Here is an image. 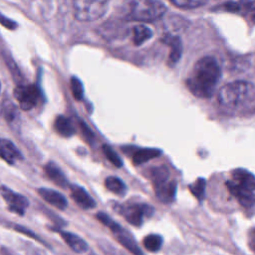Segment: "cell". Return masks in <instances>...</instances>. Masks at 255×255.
<instances>
[{"label":"cell","mask_w":255,"mask_h":255,"mask_svg":"<svg viewBox=\"0 0 255 255\" xmlns=\"http://www.w3.org/2000/svg\"><path fill=\"white\" fill-rule=\"evenodd\" d=\"M71 90L73 93L74 98L77 101H80L84 97V86L81 80L77 77H72L71 78Z\"/></svg>","instance_id":"f546056e"},{"label":"cell","mask_w":255,"mask_h":255,"mask_svg":"<svg viewBox=\"0 0 255 255\" xmlns=\"http://www.w3.org/2000/svg\"><path fill=\"white\" fill-rule=\"evenodd\" d=\"M0 193H1L2 197L8 204V208L11 211L18 213L20 215L24 214L25 209L29 205V201L25 196H23L20 193L14 192L13 191L4 186L0 188Z\"/></svg>","instance_id":"52a82bcc"},{"label":"cell","mask_w":255,"mask_h":255,"mask_svg":"<svg viewBox=\"0 0 255 255\" xmlns=\"http://www.w3.org/2000/svg\"><path fill=\"white\" fill-rule=\"evenodd\" d=\"M1 114L6 123L12 129H18L20 126V115L16 106L11 101H5L1 107Z\"/></svg>","instance_id":"2e32d148"},{"label":"cell","mask_w":255,"mask_h":255,"mask_svg":"<svg viewBox=\"0 0 255 255\" xmlns=\"http://www.w3.org/2000/svg\"><path fill=\"white\" fill-rule=\"evenodd\" d=\"M213 11H225L232 13L245 14L255 11V1L253 0H242V1H229L223 2L213 7Z\"/></svg>","instance_id":"ba28073f"},{"label":"cell","mask_w":255,"mask_h":255,"mask_svg":"<svg viewBox=\"0 0 255 255\" xmlns=\"http://www.w3.org/2000/svg\"><path fill=\"white\" fill-rule=\"evenodd\" d=\"M164 40L171 47L168 64L169 66L174 67L182 58V54H183L182 40L179 36H174V35H169Z\"/></svg>","instance_id":"9a60e30c"},{"label":"cell","mask_w":255,"mask_h":255,"mask_svg":"<svg viewBox=\"0 0 255 255\" xmlns=\"http://www.w3.org/2000/svg\"><path fill=\"white\" fill-rule=\"evenodd\" d=\"M105 186L110 191H112L116 194H124L126 191L125 183L117 177L107 178L105 181Z\"/></svg>","instance_id":"603a6c76"},{"label":"cell","mask_w":255,"mask_h":255,"mask_svg":"<svg viewBox=\"0 0 255 255\" xmlns=\"http://www.w3.org/2000/svg\"><path fill=\"white\" fill-rule=\"evenodd\" d=\"M0 158L9 165L22 161L23 156L17 147L7 139H0Z\"/></svg>","instance_id":"9c48e42d"},{"label":"cell","mask_w":255,"mask_h":255,"mask_svg":"<svg viewBox=\"0 0 255 255\" xmlns=\"http://www.w3.org/2000/svg\"><path fill=\"white\" fill-rule=\"evenodd\" d=\"M38 194L49 204L53 205L54 207L60 209V210H64L66 209L67 205H68V201L66 199V197L51 189H46V188H41L38 190Z\"/></svg>","instance_id":"8fae6325"},{"label":"cell","mask_w":255,"mask_h":255,"mask_svg":"<svg viewBox=\"0 0 255 255\" xmlns=\"http://www.w3.org/2000/svg\"><path fill=\"white\" fill-rule=\"evenodd\" d=\"M73 6L75 18L78 21L90 22L105 15L109 2L103 0H78L73 2Z\"/></svg>","instance_id":"277c9868"},{"label":"cell","mask_w":255,"mask_h":255,"mask_svg":"<svg viewBox=\"0 0 255 255\" xmlns=\"http://www.w3.org/2000/svg\"><path fill=\"white\" fill-rule=\"evenodd\" d=\"M28 255H45V253H43L41 250H38V249H32L31 251L28 252Z\"/></svg>","instance_id":"d6a6232c"},{"label":"cell","mask_w":255,"mask_h":255,"mask_svg":"<svg viewBox=\"0 0 255 255\" xmlns=\"http://www.w3.org/2000/svg\"><path fill=\"white\" fill-rule=\"evenodd\" d=\"M14 96L23 111H30L37 105L40 91L34 85H20L15 88Z\"/></svg>","instance_id":"5b68a950"},{"label":"cell","mask_w":255,"mask_h":255,"mask_svg":"<svg viewBox=\"0 0 255 255\" xmlns=\"http://www.w3.org/2000/svg\"><path fill=\"white\" fill-rule=\"evenodd\" d=\"M70 189H71V196L80 207L84 209H92L96 206L95 200L85 189L77 185L70 186Z\"/></svg>","instance_id":"7c38bea8"},{"label":"cell","mask_w":255,"mask_h":255,"mask_svg":"<svg viewBox=\"0 0 255 255\" xmlns=\"http://www.w3.org/2000/svg\"><path fill=\"white\" fill-rule=\"evenodd\" d=\"M167 12V6L158 0H138L130 3L129 16L132 20L153 22L162 18Z\"/></svg>","instance_id":"7a4b0ae2"},{"label":"cell","mask_w":255,"mask_h":255,"mask_svg":"<svg viewBox=\"0 0 255 255\" xmlns=\"http://www.w3.org/2000/svg\"><path fill=\"white\" fill-rule=\"evenodd\" d=\"M0 92H1V84H0Z\"/></svg>","instance_id":"836d02e7"},{"label":"cell","mask_w":255,"mask_h":255,"mask_svg":"<svg viewBox=\"0 0 255 255\" xmlns=\"http://www.w3.org/2000/svg\"><path fill=\"white\" fill-rule=\"evenodd\" d=\"M54 127L56 132L64 138H70L76 133V129L71 120L62 115L55 119Z\"/></svg>","instance_id":"ac0fdd59"},{"label":"cell","mask_w":255,"mask_h":255,"mask_svg":"<svg viewBox=\"0 0 255 255\" xmlns=\"http://www.w3.org/2000/svg\"><path fill=\"white\" fill-rule=\"evenodd\" d=\"M221 77L218 61L212 56L198 59L187 79L189 90L198 98H209L213 95Z\"/></svg>","instance_id":"6da1fadb"},{"label":"cell","mask_w":255,"mask_h":255,"mask_svg":"<svg viewBox=\"0 0 255 255\" xmlns=\"http://www.w3.org/2000/svg\"><path fill=\"white\" fill-rule=\"evenodd\" d=\"M170 176L169 170L166 167H156L150 172V178L152 179L155 186L163 184L168 181Z\"/></svg>","instance_id":"cb8c5ba5"},{"label":"cell","mask_w":255,"mask_h":255,"mask_svg":"<svg viewBox=\"0 0 255 255\" xmlns=\"http://www.w3.org/2000/svg\"><path fill=\"white\" fill-rule=\"evenodd\" d=\"M45 173L47 175V177L54 182L56 185H58L61 188H66L69 186L68 180L65 177L64 173L60 170V168L54 164V163H48L45 166Z\"/></svg>","instance_id":"d6986e66"},{"label":"cell","mask_w":255,"mask_h":255,"mask_svg":"<svg viewBox=\"0 0 255 255\" xmlns=\"http://www.w3.org/2000/svg\"><path fill=\"white\" fill-rule=\"evenodd\" d=\"M226 187L228 188L230 193L238 198V201L241 205L250 207L255 204V195L253 192L247 191L241 188H239L236 184L229 181L226 183Z\"/></svg>","instance_id":"4fadbf2b"},{"label":"cell","mask_w":255,"mask_h":255,"mask_svg":"<svg viewBox=\"0 0 255 255\" xmlns=\"http://www.w3.org/2000/svg\"><path fill=\"white\" fill-rule=\"evenodd\" d=\"M0 24L3 25L7 29H10V30H14L17 27V23L16 22H14L10 18L4 16L2 13H0Z\"/></svg>","instance_id":"4dcf8cb0"},{"label":"cell","mask_w":255,"mask_h":255,"mask_svg":"<svg viewBox=\"0 0 255 255\" xmlns=\"http://www.w3.org/2000/svg\"><path fill=\"white\" fill-rule=\"evenodd\" d=\"M121 212L131 224L140 226L143 223L144 217L151 216L154 209L152 206L147 204H132L129 206H122Z\"/></svg>","instance_id":"8992f818"},{"label":"cell","mask_w":255,"mask_h":255,"mask_svg":"<svg viewBox=\"0 0 255 255\" xmlns=\"http://www.w3.org/2000/svg\"><path fill=\"white\" fill-rule=\"evenodd\" d=\"M117 236V239L120 241L122 245H124L127 249H129L131 252H133L135 255H144V253L141 251V249L137 246L135 241L128 235L124 229H121L119 232L115 233Z\"/></svg>","instance_id":"7402d4cb"},{"label":"cell","mask_w":255,"mask_h":255,"mask_svg":"<svg viewBox=\"0 0 255 255\" xmlns=\"http://www.w3.org/2000/svg\"><path fill=\"white\" fill-rule=\"evenodd\" d=\"M252 85L245 81H234L224 85L218 92V102L227 108L242 105L250 95Z\"/></svg>","instance_id":"3957f363"},{"label":"cell","mask_w":255,"mask_h":255,"mask_svg":"<svg viewBox=\"0 0 255 255\" xmlns=\"http://www.w3.org/2000/svg\"><path fill=\"white\" fill-rule=\"evenodd\" d=\"M81 127H82V131L84 133V136L87 138V140L88 141L94 140V135H93L92 131L89 129V127L85 123H83V122H81Z\"/></svg>","instance_id":"1f68e13d"},{"label":"cell","mask_w":255,"mask_h":255,"mask_svg":"<svg viewBox=\"0 0 255 255\" xmlns=\"http://www.w3.org/2000/svg\"><path fill=\"white\" fill-rule=\"evenodd\" d=\"M60 235L67 245L76 253H84L88 250L87 242L80 236L67 231H60Z\"/></svg>","instance_id":"e0dca14e"},{"label":"cell","mask_w":255,"mask_h":255,"mask_svg":"<svg viewBox=\"0 0 255 255\" xmlns=\"http://www.w3.org/2000/svg\"><path fill=\"white\" fill-rule=\"evenodd\" d=\"M156 195L158 198L165 203H170L175 200L177 194V183L176 182H165L163 184L155 186Z\"/></svg>","instance_id":"5bb4252c"},{"label":"cell","mask_w":255,"mask_h":255,"mask_svg":"<svg viewBox=\"0 0 255 255\" xmlns=\"http://www.w3.org/2000/svg\"><path fill=\"white\" fill-rule=\"evenodd\" d=\"M97 218L103 223L105 224L107 227H109L114 233H117L119 232L122 228V226L120 224H118L116 221H114L108 214L104 213V212H99L97 214Z\"/></svg>","instance_id":"f1b7e54d"},{"label":"cell","mask_w":255,"mask_h":255,"mask_svg":"<svg viewBox=\"0 0 255 255\" xmlns=\"http://www.w3.org/2000/svg\"><path fill=\"white\" fill-rule=\"evenodd\" d=\"M153 37V31L146 25H136L133 28V41L136 46H141Z\"/></svg>","instance_id":"44dd1931"},{"label":"cell","mask_w":255,"mask_h":255,"mask_svg":"<svg viewBox=\"0 0 255 255\" xmlns=\"http://www.w3.org/2000/svg\"><path fill=\"white\" fill-rule=\"evenodd\" d=\"M171 3L179 8L193 9L205 5L207 1L205 0H171Z\"/></svg>","instance_id":"d4e9b609"},{"label":"cell","mask_w":255,"mask_h":255,"mask_svg":"<svg viewBox=\"0 0 255 255\" xmlns=\"http://www.w3.org/2000/svg\"><path fill=\"white\" fill-rule=\"evenodd\" d=\"M205 187H206V182L204 179H197L192 185L190 186V190L191 193L198 199L202 200L205 195Z\"/></svg>","instance_id":"484cf974"},{"label":"cell","mask_w":255,"mask_h":255,"mask_svg":"<svg viewBox=\"0 0 255 255\" xmlns=\"http://www.w3.org/2000/svg\"><path fill=\"white\" fill-rule=\"evenodd\" d=\"M231 182L247 191L253 192L255 191V176L246 170L237 169L233 171Z\"/></svg>","instance_id":"30bf717a"},{"label":"cell","mask_w":255,"mask_h":255,"mask_svg":"<svg viewBox=\"0 0 255 255\" xmlns=\"http://www.w3.org/2000/svg\"><path fill=\"white\" fill-rule=\"evenodd\" d=\"M162 244H163V238H162V236H160L158 234L148 235L144 239L145 247L149 251H152V252L158 251L162 247Z\"/></svg>","instance_id":"4316f807"},{"label":"cell","mask_w":255,"mask_h":255,"mask_svg":"<svg viewBox=\"0 0 255 255\" xmlns=\"http://www.w3.org/2000/svg\"><path fill=\"white\" fill-rule=\"evenodd\" d=\"M162 155L161 150L157 149H141L133 155V162L136 166L143 165L149 161L156 159Z\"/></svg>","instance_id":"ffe728a7"},{"label":"cell","mask_w":255,"mask_h":255,"mask_svg":"<svg viewBox=\"0 0 255 255\" xmlns=\"http://www.w3.org/2000/svg\"><path fill=\"white\" fill-rule=\"evenodd\" d=\"M103 149V153L106 156V158L117 168H122L123 167V162L121 160V158L119 157V155L108 145H104L102 147Z\"/></svg>","instance_id":"83f0119b"}]
</instances>
